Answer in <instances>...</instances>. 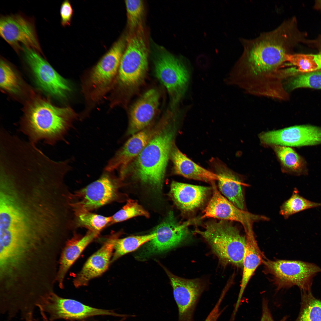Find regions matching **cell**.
<instances>
[{"instance_id":"cell-14","label":"cell","mask_w":321,"mask_h":321,"mask_svg":"<svg viewBox=\"0 0 321 321\" xmlns=\"http://www.w3.org/2000/svg\"><path fill=\"white\" fill-rule=\"evenodd\" d=\"M211 184L212 195L200 219L211 218L237 221L242 224L246 234L254 232V222L268 219L264 216L254 214L238 208L221 194L214 182Z\"/></svg>"},{"instance_id":"cell-36","label":"cell","mask_w":321,"mask_h":321,"mask_svg":"<svg viewBox=\"0 0 321 321\" xmlns=\"http://www.w3.org/2000/svg\"><path fill=\"white\" fill-rule=\"evenodd\" d=\"M227 289L223 290L214 307L204 321H216L223 312L224 309L221 310L220 306Z\"/></svg>"},{"instance_id":"cell-15","label":"cell","mask_w":321,"mask_h":321,"mask_svg":"<svg viewBox=\"0 0 321 321\" xmlns=\"http://www.w3.org/2000/svg\"><path fill=\"white\" fill-rule=\"evenodd\" d=\"M259 138L265 144L276 145L300 147L321 144V128L303 125L264 132Z\"/></svg>"},{"instance_id":"cell-22","label":"cell","mask_w":321,"mask_h":321,"mask_svg":"<svg viewBox=\"0 0 321 321\" xmlns=\"http://www.w3.org/2000/svg\"><path fill=\"white\" fill-rule=\"evenodd\" d=\"M99 233L89 230L83 237L72 238L66 243L61 254L55 279L60 288L63 287L65 277L70 267Z\"/></svg>"},{"instance_id":"cell-29","label":"cell","mask_w":321,"mask_h":321,"mask_svg":"<svg viewBox=\"0 0 321 321\" xmlns=\"http://www.w3.org/2000/svg\"><path fill=\"white\" fill-rule=\"evenodd\" d=\"M284 86L287 92L303 87L321 89V70L295 76L285 82Z\"/></svg>"},{"instance_id":"cell-39","label":"cell","mask_w":321,"mask_h":321,"mask_svg":"<svg viewBox=\"0 0 321 321\" xmlns=\"http://www.w3.org/2000/svg\"><path fill=\"white\" fill-rule=\"evenodd\" d=\"M318 5H319V6L321 7V1H318Z\"/></svg>"},{"instance_id":"cell-21","label":"cell","mask_w":321,"mask_h":321,"mask_svg":"<svg viewBox=\"0 0 321 321\" xmlns=\"http://www.w3.org/2000/svg\"><path fill=\"white\" fill-rule=\"evenodd\" d=\"M212 166L218 176V185L222 193L238 208L243 210L244 200L241 182L226 165L218 160L211 161Z\"/></svg>"},{"instance_id":"cell-33","label":"cell","mask_w":321,"mask_h":321,"mask_svg":"<svg viewBox=\"0 0 321 321\" xmlns=\"http://www.w3.org/2000/svg\"><path fill=\"white\" fill-rule=\"evenodd\" d=\"M125 3L128 25L133 32L141 27L144 11V3L140 0H126Z\"/></svg>"},{"instance_id":"cell-37","label":"cell","mask_w":321,"mask_h":321,"mask_svg":"<svg viewBox=\"0 0 321 321\" xmlns=\"http://www.w3.org/2000/svg\"><path fill=\"white\" fill-rule=\"evenodd\" d=\"M268 300L264 299L262 302V314L260 321H276L273 319L268 307ZM288 317L285 316L278 321H286Z\"/></svg>"},{"instance_id":"cell-16","label":"cell","mask_w":321,"mask_h":321,"mask_svg":"<svg viewBox=\"0 0 321 321\" xmlns=\"http://www.w3.org/2000/svg\"><path fill=\"white\" fill-rule=\"evenodd\" d=\"M166 271L178 308V321H194L195 309L204 290L202 284L197 279H185L177 276L167 270Z\"/></svg>"},{"instance_id":"cell-38","label":"cell","mask_w":321,"mask_h":321,"mask_svg":"<svg viewBox=\"0 0 321 321\" xmlns=\"http://www.w3.org/2000/svg\"><path fill=\"white\" fill-rule=\"evenodd\" d=\"M315 60L317 64L319 69H321V52L317 54H313Z\"/></svg>"},{"instance_id":"cell-7","label":"cell","mask_w":321,"mask_h":321,"mask_svg":"<svg viewBox=\"0 0 321 321\" xmlns=\"http://www.w3.org/2000/svg\"><path fill=\"white\" fill-rule=\"evenodd\" d=\"M263 263L278 289L296 286L301 291L311 290L313 278L321 272L317 265L300 260L264 259Z\"/></svg>"},{"instance_id":"cell-25","label":"cell","mask_w":321,"mask_h":321,"mask_svg":"<svg viewBox=\"0 0 321 321\" xmlns=\"http://www.w3.org/2000/svg\"><path fill=\"white\" fill-rule=\"evenodd\" d=\"M274 150L288 171L298 175L307 174L308 170L305 160L292 148L276 145Z\"/></svg>"},{"instance_id":"cell-26","label":"cell","mask_w":321,"mask_h":321,"mask_svg":"<svg viewBox=\"0 0 321 321\" xmlns=\"http://www.w3.org/2000/svg\"><path fill=\"white\" fill-rule=\"evenodd\" d=\"M156 235L157 234L153 232L147 235L129 236L122 239L117 238L114 243V252L111 263L122 256L136 250L155 238Z\"/></svg>"},{"instance_id":"cell-13","label":"cell","mask_w":321,"mask_h":321,"mask_svg":"<svg viewBox=\"0 0 321 321\" xmlns=\"http://www.w3.org/2000/svg\"><path fill=\"white\" fill-rule=\"evenodd\" d=\"M0 34L16 51L26 47L42 52L33 22L21 14L1 17Z\"/></svg>"},{"instance_id":"cell-17","label":"cell","mask_w":321,"mask_h":321,"mask_svg":"<svg viewBox=\"0 0 321 321\" xmlns=\"http://www.w3.org/2000/svg\"><path fill=\"white\" fill-rule=\"evenodd\" d=\"M119 235L110 236L102 247L86 261L73 281L76 287L86 286L89 281L104 273L111 264L114 243Z\"/></svg>"},{"instance_id":"cell-9","label":"cell","mask_w":321,"mask_h":321,"mask_svg":"<svg viewBox=\"0 0 321 321\" xmlns=\"http://www.w3.org/2000/svg\"><path fill=\"white\" fill-rule=\"evenodd\" d=\"M184 59L163 52L155 62L156 75L167 89L173 108L182 97L189 81L188 67Z\"/></svg>"},{"instance_id":"cell-34","label":"cell","mask_w":321,"mask_h":321,"mask_svg":"<svg viewBox=\"0 0 321 321\" xmlns=\"http://www.w3.org/2000/svg\"><path fill=\"white\" fill-rule=\"evenodd\" d=\"M285 59L286 62L297 67L300 72L306 73L319 70L313 54L289 53L286 55Z\"/></svg>"},{"instance_id":"cell-19","label":"cell","mask_w":321,"mask_h":321,"mask_svg":"<svg viewBox=\"0 0 321 321\" xmlns=\"http://www.w3.org/2000/svg\"><path fill=\"white\" fill-rule=\"evenodd\" d=\"M160 95L156 89L146 91L132 107L128 130L134 135L144 129L154 117L159 105Z\"/></svg>"},{"instance_id":"cell-35","label":"cell","mask_w":321,"mask_h":321,"mask_svg":"<svg viewBox=\"0 0 321 321\" xmlns=\"http://www.w3.org/2000/svg\"><path fill=\"white\" fill-rule=\"evenodd\" d=\"M73 13V9L69 1L67 0L64 1L60 9L61 22L62 26L70 25Z\"/></svg>"},{"instance_id":"cell-6","label":"cell","mask_w":321,"mask_h":321,"mask_svg":"<svg viewBox=\"0 0 321 321\" xmlns=\"http://www.w3.org/2000/svg\"><path fill=\"white\" fill-rule=\"evenodd\" d=\"M121 38L115 42L91 70L84 86L85 97L91 102L100 101L112 89L126 45Z\"/></svg>"},{"instance_id":"cell-11","label":"cell","mask_w":321,"mask_h":321,"mask_svg":"<svg viewBox=\"0 0 321 321\" xmlns=\"http://www.w3.org/2000/svg\"><path fill=\"white\" fill-rule=\"evenodd\" d=\"M193 221L180 223L176 220L173 212L170 211L164 220L155 229V238L147 242L140 254L144 259L153 254L171 249L185 240L189 234L188 226Z\"/></svg>"},{"instance_id":"cell-32","label":"cell","mask_w":321,"mask_h":321,"mask_svg":"<svg viewBox=\"0 0 321 321\" xmlns=\"http://www.w3.org/2000/svg\"><path fill=\"white\" fill-rule=\"evenodd\" d=\"M138 216L148 217L149 214L136 201L129 199L121 209L111 217V222H119Z\"/></svg>"},{"instance_id":"cell-5","label":"cell","mask_w":321,"mask_h":321,"mask_svg":"<svg viewBox=\"0 0 321 321\" xmlns=\"http://www.w3.org/2000/svg\"><path fill=\"white\" fill-rule=\"evenodd\" d=\"M148 55L146 40L141 27L131 33L127 40L113 88L124 90L139 85L147 70Z\"/></svg>"},{"instance_id":"cell-31","label":"cell","mask_w":321,"mask_h":321,"mask_svg":"<svg viewBox=\"0 0 321 321\" xmlns=\"http://www.w3.org/2000/svg\"><path fill=\"white\" fill-rule=\"evenodd\" d=\"M78 226L86 227L89 230L99 233L109 223L111 222V217H106L84 211L76 213Z\"/></svg>"},{"instance_id":"cell-24","label":"cell","mask_w":321,"mask_h":321,"mask_svg":"<svg viewBox=\"0 0 321 321\" xmlns=\"http://www.w3.org/2000/svg\"><path fill=\"white\" fill-rule=\"evenodd\" d=\"M246 246L243 262V272L240 288L235 308L238 309L246 287L255 270L264 260L254 234L246 235Z\"/></svg>"},{"instance_id":"cell-27","label":"cell","mask_w":321,"mask_h":321,"mask_svg":"<svg viewBox=\"0 0 321 321\" xmlns=\"http://www.w3.org/2000/svg\"><path fill=\"white\" fill-rule=\"evenodd\" d=\"M301 292L300 312L295 321H321V300L315 298L311 290Z\"/></svg>"},{"instance_id":"cell-10","label":"cell","mask_w":321,"mask_h":321,"mask_svg":"<svg viewBox=\"0 0 321 321\" xmlns=\"http://www.w3.org/2000/svg\"><path fill=\"white\" fill-rule=\"evenodd\" d=\"M24 59L32 70L38 86L50 95L66 97L71 90L69 82L60 75L38 52L29 47L22 48Z\"/></svg>"},{"instance_id":"cell-3","label":"cell","mask_w":321,"mask_h":321,"mask_svg":"<svg viewBox=\"0 0 321 321\" xmlns=\"http://www.w3.org/2000/svg\"><path fill=\"white\" fill-rule=\"evenodd\" d=\"M174 131L167 122L152 137L133 160L131 166L128 167L131 169H131L134 177L143 183L161 189L173 145Z\"/></svg>"},{"instance_id":"cell-1","label":"cell","mask_w":321,"mask_h":321,"mask_svg":"<svg viewBox=\"0 0 321 321\" xmlns=\"http://www.w3.org/2000/svg\"><path fill=\"white\" fill-rule=\"evenodd\" d=\"M291 25L283 22L274 29L251 40L242 39L243 54L234 67L258 80H265L276 75L286 62L291 40Z\"/></svg>"},{"instance_id":"cell-20","label":"cell","mask_w":321,"mask_h":321,"mask_svg":"<svg viewBox=\"0 0 321 321\" xmlns=\"http://www.w3.org/2000/svg\"><path fill=\"white\" fill-rule=\"evenodd\" d=\"M210 188L173 181L170 195L177 207L184 212L193 211L203 204Z\"/></svg>"},{"instance_id":"cell-12","label":"cell","mask_w":321,"mask_h":321,"mask_svg":"<svg viewBox=\"0 0 321 321\" xmlns=\"http://www.w3.org/2000/svg\"><path fill=\"white\" fill-rule=\"evenodd\" d=\"M110 173L105 171L98 179L75 193L71 205L76 213L96 209L117 198V182Z\"/></svg>"},{"instance_id":"cell-23","label":"cell","mask_w":321,"mask_h":321,"mask_svg":"<svg viewBox=\"0 0 321 321\" xmlns=\"http://www.w3.org/2000/svg\"><path fill=\"white\" fill-rule=\"evenodd\" d=\"M170 156L175 174L188 179L211 183L218 180V176L216 174L194 163L175 145L172 146Z\"/></svg>"},{"instance_id":"cell-8","label":"cell","mask_w":321,"mask_h":321,"mask_svg":"<svg viewBox=\"0 0 321 321\" xmlns=\"http://www.w3.org/2000/svg\"><path fill=\"white\" fill-rule=\"evenodd\" d=\"M37 307L45 321L81 320L98 315L124 316L112 310L97 309L73 299L62 298L54 292L44 298Z\"/></svg>"},{"instance_id":"cell-2","label":"cell","mask_w":321,"mask_h":321,"mask_svg":"<svg viewBox=\"0 0 321 321\" xmlns=\"http://www.w3.org/2000/svg\"><path fill=\"white\" fill-rule=\"evenodd\" d=\"M76 117L69 107H59L44 99L35 100L22 119L19 130L35 144L43 140L50 145L64 140Z\"/></svg>"},{"instance_id":"cell-18","label":"cell","mask_w":321,"mask_h":321,"mask_svg":"<svg viewBox=\"0 0 321 321\" xmlns=\"http://www.w3.org/2000/svg\"><path fill=\"white\" fill-rule=\"evenodd\" d=\"M151 135L150 131L145 129L133 135L109 160L105 171L112 172L119 170L123 179L128 166L148 144L152 137Z\"/></svg>"},{"instance_id":"cell-28","label":"cell","mask_w":321,"mask_h":321,"mask_svg":"<svg viewBox=\"0 0 321 321\" xmlns=\"http://www.w3.org/2000/svg\"><path fill=\"white\" fill-rule=\"evenodd\" d=\"M321 206V203L315 202L308 200L300 195L299 192L295 188L290 197L281 206L280 211L285 218L300 211Z\"/></svg>"},{"instance_id":"cell-4","label":"cell","mask_w":321,"mask_h":321,"mask_svg":"<svg viewBox=\"0 0 321 321\" xmlns=\"http://www.w3.org/2000/svg\"><path fill=\"white\" fill-rule=\"evenodd\" d=\"M194 232L207 242L221 261L237 267L243 266L246 246V237L227 221H211L206 223L202 230Z\"/></svg>"},{"instance_id":"cell-30","label":"cell","mask_w":321,"mask_h":321,"mask_svg":"<svg viewBox=\"0 0 321 321\" xmlns=\"http://www.w3.org/2000/svg\"><path fill=\"white\" fill-rule=\"evenodd\" d=\"M0 86L2 89L13 94H17L20 90V84L16 73L3 59L0 60Z\"/></svg>"}]
</instances>
